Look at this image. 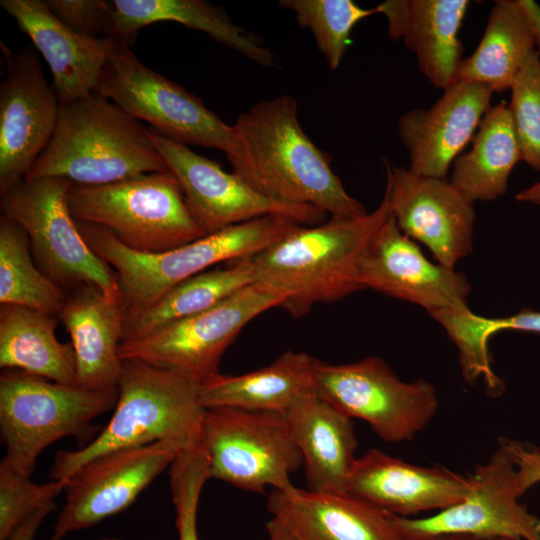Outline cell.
Wrapping results in <instances>:
<instances>
[{
	"label": "cell",
	"instance_id": "obj_36",
	"mask_svg": "<svg viewBox=\"0 0 540 540\" xmlns=\"http://www.w3.org/2000/svg\"><path fill=\"white\" fill-rule=\"evenodd\" d=\"M178 540H199L197 514L201 491L210 479L208 458L199 446L181 450L169 467Z\"/></svg>",
	"mask_w": 540,
	"mask_h": 540
},
{
	"label": "cell",
	"instance_id": "obj_2",
	"mask_svg": "<svg viewBox=\"0 0 540 540\" xmlns=\"http://www.w3.org/2000/svg\"><path fill=\"white\" fill-rule=\"evenodd\" d=\"M384 193L364 216L330 218L296 230L251 257L256 283L286 297L281 306L292 317L320 303H332L363 290L358 268L376 231L391 217Z\"/></svg>",
	"mask_w": 540,
	"mask_h": 540
},
{
	"label": "cell",
	"instance_id": "obj_14",
	"mask_svg": "<svg viewBox=\"0 0 540 540\" xmlns=\"http://www.w3.org/2000/svg\"><path fill=\"white\" fill-rule=\"evenodd\" d=\"M149 135L178 180L192 218L206 235L267 215L285 216L304 226L326 219L327 214L318 208L288 206L267 199L233 171H225L218 162L150 127Z\"/></svg>",
	"mask_w": 540,
	"mask_h": 540
},
{
	"label": "cell",
	"instance_id": "obj_20",
	"mask_svg": "<svg viewBox=\"0 0 540 540\" xmlns=\"http://www.w3.org/2000/svg\"><path fill=\"white\" fill-rule=\"evenodd\" d=\"M471 486L469 476L442 467L414 465L370 449L356 459L346 493L391 515L410 517L460 503Z\"/></svg>",
	"mask_w": 540,
	"mask_h": 540
},
{
	"label": "cell",
	"instance_id": "obj_31",
	"mask_svg": "<svg viewBox=\"0 0 540 540\" xmlns=\"http://www.w3.org/2000/svg\"><path fill=\"white\" fill-rule=\"evenodd\" d=\"M251 257L234 260L225 268L206 270L178 284L156 304L125 320L122 341L140 338L205 311L255 283Z\"/></svg>",
	"mask_w": 540,
	"mask_h": 540
},
{
	"label": "cell",
	"instance_id": "obj_38",
	"mask_svg": "<svg viewBox=\"0 0 540 540\" xmlns=\"http://www.w3.org/2000/svg\"><path fill=\"white\" fill-rule=\"evenodd\" d=\"M46 4L64 25L81 36H111L112 1L47 0Z\"/></svg>",
	"mask_w": 540,
	"mask_h": 540
},
{
	"label": "cell",
	"instance_id": "obj_41",
	"mask_svg": "<svg viewBox=\"0 0 540 540\" xmlns=\"http://www.w3.org/2000/svg\"><path fill=\"white\" fill-rule=\"evenodd\" d=\"M516 199L540 206V181L519 192Z\"/></svg>",
	"mask_w": 540,
	"mask_h": 540
},
{
	"label": "cell",
	"instance_id": "obj_9",
	"mask_svg": "<svg viewBox=\"0 0 540 540\" xmlns=\"http://www.w3.org/2000/svg\"><path fill=\"white\" fill-rule=\"evenodd\" d=\"M72 185L61 177L25 178L1 195L2 215L23 228L38 267L65 292L94 285L121 302L115 271L87 244L70 212Z\"/></svg>",
	"mask_w": 540,
	"mask_h": 540
},
{
	"label": "cell",
	"instance_id": "obj_5",
	"mask_svg": "<svg viewBox=\"0 0 540 540\" xmlns=\"http://www.w3.org/2000/svg\"><path fill=\"white\" fill-rule=\"evenodd\" d=\"M118 399L107 425L77 450L57 451L51 480H66L90 460L118 449L169 441L198 445L206 408L199 384L138 360H122Z\"/></svg>",
	"mask_w": 540,
	"mask_h": 540
},
{
	"label": "cell",
	"instance_id": "obj_11",
	"mask_svg": "<svg viewBox=\"0 0 540 540\" xmlns=\"http://www.w3.org/2000/svg\"><path fill=\"white\" fill-rule=\"evenodd\" d=\"M285 300L283 294L255 282L205 311L122 341L118 355L121 360L142 361L200 385L219 373L221 357L240 331Z\"/></svg>",
	"mask_w": 540,
	"mask_h": 540
},
{
	"label": "cell",
	"instance_id": "obj_22",
	"mask_svg": "<svg viewBox=\"0 0 540 540\" xmlns=\"http://www.w3.org/2000/svg\"><path fill=\"white\" fill-rule=\"evenodd\" d=\"M467 0H387L377 7L391 39L402 40L431 85L443 91L458 82L463 63L459 30Z\"/></svg>",
	"mask_w": 540,
	"mask_h": 540
},
{
	"label": "cell",
	"instance_id": "obj_26",
	"mask_svg": "<svg viewBox=\"0 0 540 540\" xmlns=\"http://www.w3.org/2000/svg\"><path fill=\"white\" fill-rule=\"evenodd\" d=\"M111 37L133 43L140 29L176 22L206 33L216 42L263 67H272L274 52L249 30L237 25L220 6L203 0H113Z\"/></svg>",
	"mask_w": 540,
	"mask_h": 540
},
{
	"label": "cell",
	"instance_id": "obj_30",
	"mask_svg": "<svg viewBox=\"0 0 540 540\" xmlns=\"http://www.w3.org/2000/svg\"><path fill=\"white\" fill-rule=\"evenodd\" d=\"M58 317L16 306L0 307V366L18 369L51 381L77 385L76 359L71 343H61Z\"/></svg>",
	"mask_w": 540,
	"mask_h": 540
},
{
	"label": "cell",
	"instance_id": "obj_34",
	"mask_svg": "<svg viewBox=\"0 0 540 540\" xmlns=\"http://www.w3.org/2000/svg\"><path fill=\"white\" fill-rule=\"evenodd\" d=\"M279 6L294 12L298 24L311 31L330 70L340 66L350 44V34L362 19L378 13L351 0H281Z\"/></svg>",
	"mask_w": 540,
	"mask_h": 540
},
{
	"label": "cell",
	"instance_id": "obj_27",
	"mask_svg": "<svg viewBox=\"0 0 540 540\" xmlns=\"http://www.w3.org/2000/svg\"><path fill=\"white\" fill-rule=\"evenodd\" d=\"M314 358L286 351L269 365L241 375L217 373L199 385L202 405L286 414L305 394L314 391Z\"/></svg>",
	"mask_w": 540,
	"mask_h": 540
},
{
	"label": "cell",
	"instance_id": "obj_39",
	"mask_svg": "<svg viewBox=\"0 0 540 540\" xmlns=\"http://www.w3.org/2000/svg\"><path fill=\"white\" fill-rule=\"evenodd\" d=\"M55 509L54 501L42 506L19 523L6 540H33L42 521Z\"/></svg>",
	"mask_w": 540,
	"mask_h": 540
},
{
	"label": "cell",
	"instance_id": "obj_25",
	"mask_svg": "<svg viewBox=\"0 0 540 540\" xmlns=\"http://www.w3.org/2000/svg\"><path fill=\"white\" fill-rule=\"evenodd\" d=\"M299 448L307 489L346 492L355 464L357 440L352 421L314 391L298 399L285 414Z\"/></svg>",
	"mask_w": 540,
	"mask_h": 540
},
{
	"label": "cell",
	"instance_id": "obj_8",
	"mask_svg": "<svg viewBox=\"0 0 540 540\" xmlns=\"http://www.w3.org/2000/svg\"><path fill=\"white\" fill-rule=\"evenodd\" d=\"M117 399L118 388L92 390L4 369L0 376L2 460L31 476L43 450L64 437H86L92 421L114 409Z\"/></svg>",
	"mask_w": 540,
	"mask_h": 540
},
{
	"label": "cell",
	"instance_id": "obj_32",
	"mask_svg": "<svg viewBox=\"0 0 540 540\" xmlns=\"http://www.w3.org/2000/svg\"><path fill=\"white\" fill-rule=\"evenodd\" d=\"M431 317L444 328L457 347L464 379L473 384L481 378L488 391L494 395L501 393L504 385L491 367L488 346L490 338L503 330L540 333V312L530 308L501 318L477 315L469 307L440 312Z\"/></svg>",
	"mask_w": 540,
	"mask_h": 540
},
{
	"label": "cell",
	"instance_id": "obj_19",
	"mask_svg": "<svg viewBox=\"0 0 540 540\" xmlns=\"http://www.w3.org/2000/svg\"><path fill=\"white\" fill-rule=\"evenodd\" d=\"M493 93L480 83L458 81L430 107L405 112L398 121V134L409 154L408 169L446 179L490 108Z\"/></svg>",
	"mask_w": 540,
	"mask_h": 540
},
{
	"label": "cell",
	"instance_id": "obj_37",
	"mask_svg": "<svg viewBox=\"0 0 540 540\" xmlns=\"http://www.w3.org/2000/svg\"><path fill=\"white\" fill-rule=\"evenodd\" d=\"M30 477L1 460L0 540H6L19 523L52 502L66 486V480H50L36 484Z\"/></svg>",
	"mask_w": 540,
	"mask_h": 540
},
{
	"label": "cell",
	"instance_id": "obj_18",
	"mask_svg": "<svg viewBox=\"0 0 540 540\" xmlns=\"http://www.w3.org/2000/svg\"><path fill=\"white\" fill-rule=\"evenodd\" d=\"M358 276L363 289L419 305L430 316L468 308L466 275L428 260L392 215L366 245Z\"/></svg>",
	"mask_w": 540,
	"mask_h": 540
},
{
	"label": "cell",
	"instance_id": "obj_44",
	"mask_svg": "<svg viewBox=\"0 0 540 540\" xmlns=\"http://www.w3.org/2000/svg\"><path fill=\"white\" fill-rule=\"evenodd\" d=\"M51 540H56V539H52ZM99 540H119L118 538L116 537H106V538H102V539H99Z\"/></svg>",
	"mask_w": 540,
	"mask_h": 540
},
{
	"label": "cell",
	"instance_id": "obj_17",
	"mask_svg": "<svg viewBox=\"0 0 540 540\" xmlns=\"http://www.w3.org/2000/svg\"><path fill=\"white\" fill-rule=\"evenodd\" d=\"M384 163V193L399 229L426 246L437 263L455 269L473 249L474 202L447 179Z\"/></svg>",
	"mask_w": 540,
	"mask_h": 540
},
{
	"label": "cell",
	"instance_id": "obj_4",
	"mask_svg": "<svg viewBox=\"0 0 540 540\" xmlns=\"http://www.w3.org/2000/svg\"><path fill=\"white\" fill-rule=\"evenodd\" d=\"M76 223L91 249L115 271L125 320L150 308L185 280L218 263L254 256L301 226L285 216L267 215L168 251L142 253L126 247L104 227Z\"/></svg>",
	"mask_w": 540,
	"mask_h": 540
},
{
	"label": "cell",
	"instance_id": "obj_21",
	"mask_svg": "<svg viewBox=\"0 0 540 540\" xmlns=\"http://www.w3.org/2000/svg\"><path fill=\"white\" fill-rule=\"evenodd\" d=\"M0 6L47 62L53 78L51 86L60 104L95 91L104 66L121 40L75 33L50 11L46 1L1 0Z\"/></svg>",
	"mask_w": 540,
	"mask_h": 540
},
{
	"label": "cell",
	"instance_id": "obj_6",
	"mask_svg": "<svg viewBox=\"0 0 540 540\" xmlns=\"http://www.w3.org/2000/svg\"><path fill=\"white\" fill-rule=\"evenodd\" d=\"M460 503L423 518L389 514L404 540L462 535L474 540H540V517L519 498L540 482V449L502 439L487 462L469 475Z\"/></svg>",
	"mask_w": 540,
	"mask_h": 540
},
{
	"label": "cell",
	"instance_id": "obj_13",
	"mask_svg": "<svg viewBox=\"0 0 540 540\" xmlns=\"http://www.w3.org/2000/svg\"><path fill=\"white\" fill-rule=\"evenodd\" d=\"M314 390L341 413L367 422L386 442L412 440L439 408L432 383L423 378L401 380L380 357L349 364L314 358Z\"/></svg>",
	"mask_w": 540,
	"mask_h": 540
},
{
	"label": "cell",
	"instance_id": "obj_16",
	"mask_svg": "<svg viewBox=\"0 0 540 540\" xmlns=\"http://www.w3.org/2000/svg\"><path fill=\"white\" fill-rule=\"evenodd\" d=\"M6 77L0 84V195L25 179L47 147L60 103L34 46L17 52L0 41Z\"/></svg>",
	"mask_w": 540,
	"mask_h": 540
},
{
	"label": "cell",
	"instance_id": "obj_1",
	"mask_svg": "<svg viewBox=\"0 0 540 540\" xmlns=\"http://www.w3.org/2000/svg\"><path fill=\"white\" fill-rule=\"evenodd\" d=\"M233 127L237 150L227 158L233 172L267 199L315 207L330 218L368 213L347 193L328 155L302 129L291 96L256 103L237 117Z\"/></svg>",
	"mask_w": 540,
	"mask_h": 540
},
{
	"label": "cell",
	"instance_id": "obj_42",
	"mask_svg": "<svg viewBox=\"0 0 540 540\" xmlns=\"http://www.w3.org/2000/svg\"><path fill=\"white\" fill-rule=\"evenodd\" d=\"M531 11L535 30L536 51L540 59V6L534 1L531 4Z\"/></svg>",
	"mask_w": 540,
	"mask_h": 540
},
{
	"label": "cell",
	"instance_id": "obj_35",
	"mask_svg": "<svg viewBox=\"0 0 540 540\" xmlns=\"http://www.w3.org/2000/svg\"><path fill=\"white\" fill-rule=\"evenodd\" d=\"M510 90L508 107L522 160L540 172V59L537 51L524 59Z\"/></svg>",
	"mask_w": 540,
	"mask_h": 540
},
{
	"label": "cell",
	"instance_id": "obj_33",
	"mask_svg": "<svg viewBox=\"0 0 540 540\" xmlns=\"http://www.w3.org/2000/svg\"><path fill=\"white\" fill-rule=\"evenodd\" d=\"M29 239L21 226L0 218V303L59 315L66 292L32 259Z\"/></svg>",
	"mask_w": 540,
	"mask_h": 540
},
{
	"label": "cell",
	"instance_id": "obj_43",
	"mask_svg": "<svg viewBox=\"0 0 540 540\" xmlns=\"http://www.w3.org/2000/svg\"><path fill=\"white\" fill-rule=\"evenodd\" d=\"M426 540H474V539L467 536H462V535H442V536L432 537ZM496 540H513V539H496Z\"/></svg>",
	"mask_w": 540,
	"mask_h": 540
},
{
	"label": "cell",
	"instance_id": "obj_23",
	"mask_svg": "<svg viewBox=\"0 0 540 540\" xmlns=\"http://www.w3.org/2000/svg\"><path fill=\"white\" fill-rule=\"evenodd\" d=\"M267 508L296 540H404L387 512L346 492L272 490Z\"/></svg>",
	"mask_w": 540,
	"mask_h": 540
},
{
	"label": "cell",
	"instance_id": "obj_40",
	"mask_svg": "<svg viewBox=\"0 0 540 540\" xmlns=\"http://www.w3.org/2000/svg\"><path fill=\"white\" fill-rule=\"evenodd\" d=\"M266 528L269 540H296L289 530L274 517L267 523Z\"/></svg>",
	"mask_w": 540,
	"mask_h": 540
},
{
	"label": "cell",
	"instance_id": "obj_7",
	"mask_svg": "<svg viewBox=\"0 0 540 540\" xmlns=\"http://www.w3.org/2000/svg\"><path fill=\"white\" fill-rule=\"evenodd\" d=\"M67 203L76 221L104 227L126 247L142 253L168 251L206 235L170 171L106 185L73 184Z\"/></svg>",
	"mask_w": 540,
	"mask_h": 540
},
{
	"label": "cell",
	"instance_id": "obj_29",
	"mask_svg": "<svg viewBox=\"0 0 540 540\" xmlns=\"http://www.w3.org/2000/svg\"><path fill=\"white\" fill-rule=\"evenodd\" d=\"M471 142L453 162L449 181L472 202L495 200L506 193L509 176L522 160L505 101L490 106Z\"/></svg>",
	"mask_w": 540,
	"mask_h": 540
},
{
	"label": "cell",
	"instance_id": "obj_3",
	"mask_svg": "<svg viewBox=\"0 0 540 540\" xmlns=\"http://www.w3.org/2000/svg\"><path fill=\"white\" fill-rule=\"evenodd\" d=\"M165 171L149 127L93 92L60 104L53 135L25 178L61 177L96 186Z\"/></svg>",
	"mask_w": 540,
	"mask_h": 540
},
{
	"label": "cell",
	"instance_id": "obj_15",
	"mask_svg": "<svg viewBox=\"0 0 540 540\" xmlns=\"http://www.w3.org/2000/svg\"><path fill=\"white\" fill-rule=\"evenodd\" d=\"M183 450L169 441L102 454L66 479L52 539L95 526L127 509Z\"/></svg>",
	"mask_w": 540,
	"mask_h": 540
},
{
	"label": "cell",
	"instance_id": "obj_10",
	"mask_svg": "<svg viewBox=\"0 0 540 540\" xmlns=\"http://www.w3.org/2000/svg\"><path fill=\"white\" fill-rule=\"evenodd\" d=\"M94 92L172 141L215 148L227 158L236 153L233 125L184 87L144 65L126 42L119 41Z\"/></svg>",
	"mask_w": 540,
	"mask_h": 540
},
{
	"label": "cell",
	"instance_id": "obj_12",
	"mask_svg": "<svg viewBox=\"0 0 540 540\" xmlns=\"http://www.w3.org/2000/svg\"><path fill=\"white\" fill-rule=\"evenodd\" d=\"M198 445L208 458L210 479L250 492L292 487L290 474L303 463L280 413L207 408Z\"/></svg>",
	"mask_w": 540,
	"mask_h": 540
},
{
	"label": "cell",
	"instance_id": "obj_24",
	"mask_svg": "<svg viewBox=\"0 0 540 540\" xmlns=\"http://www.w3.org/2000/svg\"><path fill=\"white\" fill-rule=\"evenodd\" d=\"M58 318L71 338L77 386L117 389L123 362L118 355L125 322L122 303L111 301L98 287L85 284L66 293Z\"/></svg>",
	"mask_w": 540,
	"mask_h": 540
},
{
	"label": "cell",
	"instance_id": "obj_28",
	"mask_svg": "<svg viewBox=\"0 0 540 540\" xmlns=\"http://www.w3.org/2000/svg\"><path fill=\"white\" fill-rule=\"evenodd\" d=\"M531 0H497L483 37L463 60L458 81L485 85L493 92L511 89L524 59L536 51Z\"/></svg>",
	"mask_w": 540,
	"mask_h": 540
}]
</instances>
